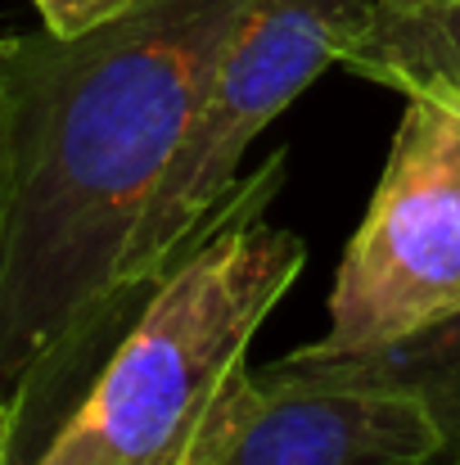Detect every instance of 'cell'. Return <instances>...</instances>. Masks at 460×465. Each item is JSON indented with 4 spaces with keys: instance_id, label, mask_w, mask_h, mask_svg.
<instances>
[{
    "instance_id": "6",
    "label": "cell",
    "mask_w": 460,
    "mask_h": 465,
    "mask_svg": "<svg viewBox=\"0 0 460 465\" xmlns=\"http://www.w3.org/2000/svg\"><path fill=\"white\" fill-rule=\"evenodd\" d=\"M280 366L303 371L311 380L402 393L420 402L438 430L434 465H460V303L397 343L352 352V357H325V361L280 357Z\"/></svg>"
},
{
    "instance_id": "1",
    "label": "cell",
    "mask_w": 460,
    "mask_h": 465,
    "mask_svg": "<svg viewBox=\"0 0 460 465\" xmlns=\"http://www.w3.org/2000/svg\"><path fill=\"white\" fill-rule=\"evenodd\" d=\"M258 0H127L82 36H9V226L0 393L18 465L118 348V276L136 217L181 145L208 73Z\"/></svg>"
},
{
    "instance_id": "10",
    "label": "cell",
    "mask_w": 460,
    "mask_h": 465,
    "mask_svg": "<svg viewBox=\"0 0 460 465\" xmlns=\"http://www.w3.org/2000/svg\"><path fill=\"white\" fill-rule=\"evenodd\" d=\"M0 465H18V416L5 393H0Z\"/></svg>"
},
{
    "instance_id": "2",
    "label": "cell",
    "mask_w": 460,
    "mask_h": 465,
    "mask_svg": "<svg viewBox=\"0 0 460 465\" xmlns=\"http://www.w3.org/2000/svg\"><path fill=\"white\" fill-rule=\"evenodd\" d=\"M280 181L271 154L235 185L27 465H185L307 262L303 240L262 217Z\"/></svg>"
},
{
    "instance_id": "5",
    "label": "cell",
    "mask_w": 460,
    "mask_h": 465,
    "mask_svg": "<svg viewBox=\"0 0 460 465\" xmlns=\"http://www.w3.org/2000/svg\"><path fill=\"white\" fill-rule=\"evenodd\" d=\"M434 457L438 430L420 402L271 361L249 366L185 465H434Z\"/></svg>"
},
{
    "instance_id": "7",
    "label": "cell",
    "mask_w": 460,
    "mask_h": 465,
    "mask_svg": "<svg viewBox=\"0 0 460 465\" xmlns=\"http://www.w3.org/2000/svg\"><path fill=\"white\" fill-rule=\"evenodd\" d=\"M343 68L460 114V0H375Z\"/></svg>"
},
{
    "instance_id": "8",
    "label": "cell",
    "mask_w": 460,
    "mask_h": 465,
    "mask_svg": "<svg viewBox=\"0 0 460 465\" xmlns=\"http://www.w3.org/2000/svg\"><path fill=\"white\" fill-rule=\"evenodd\" d=\"M41 14V27L54 36H82L109 14H118L127 0H32Z\"/></svg>"
},
{
    "instance_id": "4",
    "label": "cell",
    "mask_w": 460,
    "mask_h": 465,
    "mask_svg": "<svg viewBox=\"0 0 460 465\" xmlns=\"http://www.w3.org/2000/svg\"><path fill=\"white\" fill-rule=\"evenodd\" d=\"M460 303V114L411 95L388 163L329 290V325L299 361L352 357L416 334Z\"/></svg>"
},
{
    "instance_id": "9",
    "label": "cell",
    "mask_w": 460,
    "mask_h": 465,
    "mask_svg": "<svg viewBox=\"0 0 460 465\" xmlns=\"http://www.w3.org/2000/svg\"><path fill=\"white\" fill-rule=\"evenodd\" d=\"M9 185H14V163H9V86L0 73V253H5V226H9Z\"/></svg>"
},
{
    "instance_id": "3",
    "label": "cell",
    "mask_w": 460,
    "mask_h": 465,
    "mask_svg": "<svg viewBox=\"0 0 460 465\" xmlns=\"http://www.w3.org/2000/svg\"><path fill=\"white\" fill-rule=\"evenodd\" d=\"M370 9L375 0H258L244 14L208 73L167 172L132 226L118 276L122 330H132L145 299L226 208L249 145L325 68L343 64Z\"/></svg>"
}]
</instances>
